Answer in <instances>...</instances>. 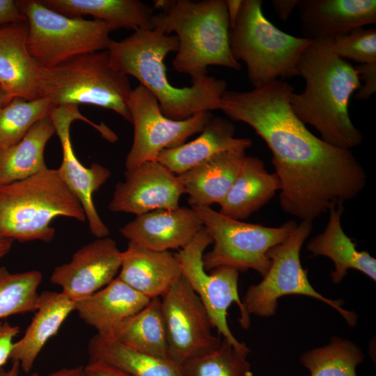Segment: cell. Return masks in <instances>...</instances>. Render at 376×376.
Masks as SVG:
<instances>
[{"mask_svg": "<svg viewBox=\"0 0 376 376\" xmlns=\"http://www.w3.org/2000/svg\"><path fill=\"white\" fill-rule=\"evenodd\" d=\"M12 99L0 85V110L4 107Z\"/></svg>", "mask_w": 376, "mask_h": 376, "instance_id": "f6af8a7d", "label": "cell"}, {"mask_svg": "<svg viewBox=\"0 0 376 376\" xmlns=\"http://www.w3.org/2000/svg\"><path fill=\"white\" fill-rule=\"evenodd\" d=\"M84 369L88 376H132L116 367L100 361H88Z\"/></svg>", "mask_w": 376, "mask_h": 376, "instance_id": "f35d334b", "label": "cell"}, {"mask_svg": "<svg viewBox=\"0 0 376 376\" xmlns=\"http://www.w3.org/2000/svg\"><path fill=\"white\" fill-rule=\"evenodd\" d=\"M299 0H272L271 4L280 19L285 22L291 15Z\"/></svg>", "mask_w": 376, "mask_h": 376, "instance_id": "ab89813d", "label": "cell"}, {"mask_svg": "<svg viewBox=\"0 0 376 376\" xmlns=\"http://www.w3.org/2000/svg\"><path fill=\"white\" fill-rule=\"evenodd\" d=\"M115 340L136 351L169 359L160 297L150 299L143 308L124 324Z\"/></svg>", "mask_w": 376, "mask_h": 376, "instance_id": "f546056e", "label": "cell"}, {"mask_svg": "<svg viewBox=\"0 0 376 376\" xmlns=\"http://www.w3.org/2000/svg\"><path fill=\"white\" fill-rule=\"evenodd\" d=\"M226 5L229 17L230 29L233 27L237 17L242 0H226Z\"/></svg>", "mask_w": 376, "mask_h": 376, "instance_id": "b9f144b4", "label": "cell"}, {"mask_svg": "<svg viewBox=\"0 0 376 376\" xmlns=\"http://www.w3.org/2000/svg\"><path fill=\"white\" fill-rule=\"evenodd\" d=\"M230 22L224 0H165L153 17V29L178 40L172 65L191 79L207 75L210 65L241 69L230 45Z\"/></svg>", "mask_w": 376, "mask_h": 376, "instance_id": "277c9868", "label": "cell"}, {"mask_svg": "<svg viewBox=\"0 0 376 376\" xmlns=\"http://www.w3.org/2000/svg\"><path fill=\"white\" fill-rule=\"evenodd\" d=\"M121 258L115 240L109 236L97 238L79 249L70 262L56 267L50 281L76 302L111 282L120 271Z\"/></svg>", "mask_w": 376, "mask_h": 376, "instance_id": "2e32d148", "label": "cell"}, {"mask_svg": "<svg viewBox=\"0 0 376 376\" xmlns=\"http://www.w3.org/2000/svg\"><path fill=\"white\" fill-rule=\"evenodd\" d=\"M203 228L191 207L160 209L136 215L120 228L129 242L145 249L166 251L187 246Z\"/></svg>", "mask_w": 376, "mask_h": 376, "instance_id": "e0dca14e", "label": "cell"}, {"mask_svg": "<svg viewBox=\"0 0 376 376\" xmlns=\"http://www.w3.org/2000/svg\"><path fill=\"white\" fill-rule=\"evenodd\" d=\"M288 83L275 80L249 91H226L220 110L251 127L272 152L282 210L313 222L356 198L367 175L351 150L314 135L293 112Z\"/></svg>", "mask_w": 376, "mask_h": 376, "instance_id": "6da1fadb", "label": "cell"}, {"mask_svg": "<svg viewBox=\"0 0 376 376\" xmlns=\"http://www.w3.org/2000/svg\"><path fill=\"white\" fill-rule=\"evenodd\" d=\"M28 29L26 21L0 27V85L11 99L39 98L43 67L27 49Z\"/></svg>", "mask_w": 376, "mask_h": 376, "instance_id": "ffe728a7", "label": "cell"}, {"mask_svg": "<svg viewBox=\"0 0 376 376\" xmlns=\"http://www.w3.org/2000/svg\"><path fill=\"white\" fill-rule=\"evenodd\" d=\"M49 117L55 127L63 151V159L57 169L68 187L81 203L91 233L97 238L108 237L109 230L100 217L93 202V194L111 176V171L100 164L84 166L77 158L70 140V125L82 120L95 127L101 135L106 132L104 124L97 125L83 116L77 105L53 107Z\"/></svg>", "mask_w": 376, "mask_h": 376, "instance_id": "5bb4252c", "label": "cell"}, {"mask_svg": "<svg viewBox=\"0 0 376 376\" xmlns=\"http://www.w3.org/2000/svg\"><path fill=\"white\" fill-rule=\"evenodd\" d=\"M132 88L128 76L111 64L107 50L42 68L38 96L53 107L92 104L110 109L131 123L128 100Z\"/></svg>", "mask_w": 376, "mask_h": 376, "instance_id": "52a82bcc", "label": "cell"}, {"mask_svg": "<svg viewBox=\"0 0 376 376\" xmlns=\"http://www.w3.org/2000/svg\"><path fill=\"white\" fill-rule=\"evenodd\" d=\"M182 276L179 261L169 251H152L129 242L122 251L118 276L150 299L161 297Z\"/></svg>", "mask_w": 376, "mask_h": 376, "instance_id": "44dd1931", "label": "cell"}, {"mask_svg": "<svg viewBox=\"0 0 376 376\" xmlns=\"http://www.w3.org/2000/svg\"><path fill=\"white\" fill-rule=\"evenodd\" d=\"M26 21L19 10L16 1L0 0V27Z\"/></svg>", "mask_w": 376, "mask_h": 376, "instance_id": "74e56055", "label": "cell"}, {"mask_svg": "<svg viewBox=\"0 0 376 376\" xmlns=\"http://www.w3.org/2000/svg\"><path fill=\"white\" fill-rule=\"evenodd\" d=\"M16 2L28 24L27 49L43 68L109 47L110 33L114 29L104 21L70 17L47 8L39 0Z\"/></svg>", "mask_w": 376, "mask_h": 376, "instance_id": "ba28073f", "label": "cell"}, {"mask_svg": "<svg viewBox=\"0 0 376 376\" xmlns=\"http://www.w3.org/2000/svg\"><path fill=\"white\" fill-rule=\"evenodd\" d=\"M332 52L343 59L359 64L376 62V30L359 27L348 33L329 36Z\"/></svg>", "mask_w": 376, "mask_h": 376, "instance_id": "e575fe53", "label": "cell"}, {"mask_svg": "<svg viewBox=\"0 0 376 376\" xmlns=\"http://www.w3.org/2000/svg\"><path fill=\"white\" fill-rule=\"evenodd\" d=\"M75 309V302L62 292L40 293L34 316L23 336L14 342L10 359L19 363L24 372H30L43 347Z\"/></svg>", "mask_w": 376, "mask_h": 376, "instance_id": "603a6c76", "label": "cell"}, {"mask_svg": "<svg viewBox=\"0 0 376 376\" xmlns=\"http://www.w3.org/2000/svg\"><path fill=\"white\" fill-rule=\"evenodd\" d=\"M304 38L315 40L376 23L375 0H299Z\"/></svg>", "mask_w": 376, "mask_h": 376, "instance_id": "d6986e66", "label": "cell"}, {"mask_svg": "<svg viewBox=\"0 0 376 376\" xmlns=\"http://www.w3.org/2000/svg\"><path fill=\"white\" fill-rule=\"evenodd\" d=\"M201 134L178 147L162 150L157 161L175 175H180L213 155L230 150H246L252 145L248 138L235 137V127L221 116L210 117Z\"/></svg>", "mask_w": 376, "mask_h": 376, "instance_id": "7402d4cb", "label": "cell"}, {"mask_svg": "<svg viewBox=\"0 0 376 376\" xmlns=\"http://www.w3.org/2000/svg\"><path fill=\"white\" fill-rule=\"evenodd\" d=\"M160 299L171 361L182 366L220 345L205 307L183 276Z\"/></svg>", "mask_w": 376, "mask_h": 376, "instance_id": "4fadbf2b", "label": "cell"}, {"mask_svg": "<svg viewBox=\"0 0 376 376\" xmlns=\"http://www.w3.org/2000/svg\"><path fill=\"white\" fill-rule=\"evenodd\" d=\"M212 240L203 227L184 248L175 253L179 261L182 276L200 298L213 328L223 336L237 350L246 353L250 349L238 341L230 330L227 311L235 302L240 310L238 321L244 329L250 327L249 315L245 311L239 296V271L221 266L207 272L204 269L203 256Z\"/></svg>", "mask_w": 376, "mask_h": 376, "instance_id": "8fae6325", "label": "cell"}, {"mask_svg": "<svg viewBox=\"0 0 376 376\" xmlns=\"http://www.w3.org/2000/svg\"><path fill=\"white\" fill-rule=\"evenodd\" d=\"M47 376H88L84 366H79L74 367L63 368L54 371Z\"/></svg>", "mask_w": 376, "mask_h": 376, "instance_id": "60d3db41", "label": "cell"}, {"mask_svg": "<svg viewBox=\"0 0 376 376\" xmlns=\"http://www.w3.org/2000/svg\"><path fill=\"white\" fill-rule=\"evenodd\" d=\"M280 189L277 175L269 173L259 158L246 155L219 212L236 220L246 219Z\"/></svg>", "mask_w": 376, "mask_h": 376, "instance_id": "d4e9b609", "label": "cell"}, {"mask_svg": "<svg viewBox=\"0 0 376 376\" xmlns=\"http://www.w3.org/2000/svg\"><path fill=\"white\" fill-rule=\"evenodd\" d=\"M247 355L223 338L217 349L188 360L181 367L185 376H253Z\"/></svg>", "mask_w": 376, "mask_h": 376, "instance_id": "836d02e7", "label": "cell"}, {"mask_svg": "<svg viewBox=\"0 0 376 376\" xmlns=\"http://www.w3.org/2000/svg\"><path fill=\"white\" fill-rule=\"evenodd\" d=\"M125 180L116 184L109 209L136 215L179 207L185 194L178 176L157 161H149L125 170Z\"/></svg>", "mask_w": 376, "mask_h": 376, "instance_id": "9a60e30c", "label": "cell"}, {"mask_svg": "<svg viewBox=\"0 0 376 376\" xmlns=\"http://www.w3.org/2000/svg\"><path fill=\"white\" fill-rule=\"evenodd\" d=\"M178 48L175 35L138 29L121 40H112L107 51L111 65L136 78L156 97L167 118L181 120L198 112L219 109L227 91L225 80L206 75L191 79L190 86L178 88L170 84L164 61Z\"/></svg>", "mask_w": 376, "mask_h": 376, "instance_id": "3957f363", "label": "cell"}, {"mask_svg": "<svg viewBox=\"0 0 376 376\" xmlns=\"http://www.w3.org/2000/svg\"><path fill=\"white\" fill-rule=\"evenodd\" d=\"M20 329L6 321H0V368L10 359L14 339Z\"/></svg>", "mask_w": 376, "mask_h": 376, "instance_id": "8d00e7d4", "label": "cell"}, {"mask_svg": "<svg viewBox=\"0 0 376 376\" xmlns=\"http://www.w3.org/2000/svg\"><path fill=\"white\" fill-rule=\"evenodd\" d=\"M128 109L134 138L125 158L126 170L157 161L162 150L186 143L189 137L203 130L212 116L210 111H201L185 120L169 118L162 112L156 97L141 84L132 89Z\"/></svg>", "mask_w": 376, "mask_h": 376, "instance_id": "7c38bea8", "label": "cell"}, {"mask_svg": "<svg viewBox=\"0 0 376 376\" xmlns=\"http://www.w3.org/2000/svg\"><path fill=\"white\" fill-rule=\"evenodd\" d=\"M360 80L363 84L359 87L355 95L357 100H365L376 92V62L363 63L354 66Z\"/></svg>", "mask_w": 376, "mask_h": 376, "instance_id": "d590c367", "label": "cell"}, {"mask_svg": "<svg viewBox=\"0 0 376 376\" xmlns=\"http://www.w3.org/2000/svg\"><path fill=\"white\" fill-rule=\"evenodd\" d=\"M343 205L331 208L324 231L312 238L307 249L313 256H324L331 259L335 269L331 274L334 283H340L350 269L365 274L376 280V260L367 251L357 249L356 244L345 233L341 225Z\"/></svg>", "mask_w": 376, "mask_h": 376, "instance_id": "484cf974", "label": "cell"}, {"mask_svg": "<svg viewBox=\"0 0 376 376\" xmlns=\"http://www.w3.org/2000/svg\"><path fill=\"white\" fill-rule=\"evenodd\" d=\"M52 108L44 97L13 98L0 110V151L17 143L36 123L49 116Z\"/></svg>", "mask_w": 376, "mask_h": 376, "instance_id": "1f68e13d", "label": "cell"}, {"mask_svg": "<svg viewBox=\"0 0 376 376\" xmlns=\"http://www.w3.org/2000/svg\"><path fill=\"white\" fill-rule=\"evenodd\" d=\"M58 217L86 220L81 203L57 169L47 167L0 186V237L48 243L55 236L51 222Z\"/></svg>", "mask_w": 376, "mask_h": 376, "instance_id": "5b68a950", "label": "cell"}, {"mask_svg": "<svg viewBox=\"0 0 376 376\" xmlns=\"http://www.w3.org/2000/svg\"><path fill=\"white\" fill-rule=\"evenodd\" d=\"M150 300L116 276L100 290L76 301L75 311L97 335L115 340L124 324Z\"/></svg>", "mask_w": 376, "mask_h": 376, "instance_id": "ac0fdd59", "label": "cell"}, {"mask_svg": "<svg viewBox=\"0 0 376 376\" xmlns=\"http://www.w3.org/2000/svg\"><path fill=\"white\" fill-rule=\"evenodd\" d=\"M20 366L19 363L13 361L11 366L8 369L0 368V376H20ZM29 376H38L37 373H33Z\"/></svg>", "mask_w": 376, "mask_h": 376, "instance_id": "7bdbcfd3", "label": "cell"}, {"mask_svg": "<svg viewBox=\"0 0 376 376\" xmlns=\"http://www.w3.org/2000/svg\"><path fill=\"white\" fill-rule=\"evenodd\" d=\"M246 156L245 150L219 152L195 167L177 175L194 206L210 207L222 202Z\"/></svg>", "mask_w": 376, "mask_h": 376, "instance_id": "cb8c5ba5", "label": "cell"}, {"mask_svg": "<svg viewBox=\"0 0 376 376\" xmlns=\"http://www.w3.org/2000/svg\"><path fill=\"white\" fill-rule=\"evenodd\" d=\"M260 0H242L230 45L236 61H243L255 88L298 76L299 58L312 40L288 34L265 16Z\"/></svg>", "mask_w": 376, "mask_h": 376, "instance_id": "8992f818", "label": "cell"}, {"mask_svg": "<svg viewBox=\"0 0 376 376\" xmlns=\"http://www.w3.org/2000/svg\"><path fill=\"white\" fill-rule=\"evenodd\" d=\"M364 358L354 343L334 336L328 345L304 352L300 362L311 376H357V366Z\"/></svg>", "mask_w": 376, "mask_h": 376, "instance_id": "4dcf8cb0", "label": "cell"}, {"mask_svg": "<svg viewBox=\"0 0 376 376\" xmlns=\"http://www.w3.org/2000/svg\"><path fill=\"white\" fill-rule=\"evenodd\" d=\"M191 208L212 240V250L203 256L207 272L227 266L239 272L252 269L263 277L271 265L268 251L283 242L297 225L290 220L279 227H267L230 218L210 207Z\"/></svg>", "mask_w": 376, "mask_h": 376, "instance_id": "9c48e42d", "label": "cell"}, {"mask_svg": "<svg viewBox=\"0 0 376 376\" xmlns=\"http://www.w3.org/2000/svg\"><path fill=\"white\" fill-rule=\"evenodd\" d=\"M297 72L306 84L302 93L290 95L295 114L332 146L347 150L359 146L363 136L348 112L351 96L361 86L354 66L336 56L324 37L313 40L304 51Z\"/></svg>", "mask_w": 376, "mask_h": 376, "instance_id": "7a4b0ae2", "label": "cell"}, {"mask_svg": "<svg viewBox=\"0 0 376 376\" xmlns=\"http://www.w3.org/2000/svg\"><path fill=\"white\" fill-rule=\"evenodd\" d=\"M89 361H100L132 376H185L180 366L169 359L149 355L116 340L95 334L88 345Z\"/></svg>", "mask_w": 376, "mask_h": 376, "instance_id": "f1b7e54d", "label": "cell"}, {"mask_svg": "<svg viewBox=\"0 0 376 376\" xmlns=\"http://www.w3.org/2000/svg\"><path fill=\"white\" fill-rule=\"evenodd\" d=\"M14 240L0 237V258L5 256L10 250Z\"/></svg>", "mask_w": 376, "mask_h": 376, "instance_id": "ee69618b", "label": "cell"}, {"mask_svg": "<svg viewBox=\"0 0 376 376\" xmlns=\"http://www.w3.org/2000/svg\"><path fill=\"white\" fill-rule=\"evenodd\" d=\"M312 229L311 221H301L283 242L268 251L269 269L259 283L249 287L242 300L249 315L270 317L276 313L279 298L299 295L326 303L336 309L350 327L355 325L357 314L344 309L341 299H329L318 292L308 281L307 270L301 266L300 251Z\"/></svg>", "mask_w": 376, "mask_h": 376, "instance_id": "30bf717a", "label": "cell"}, {"mask_svg": "<svg viewBox=\"0 0 376 376\" xmlns=\"http://www.w3.org/2000/svg\"><path fill=\"white\" fill-rule=\"evenodd\" d=\"M47 8L70 17L92 16L120 28L153 29L154 9L139 0H39Z\"/></svg>", "mask_w": 376, "mask_h": 376, "instance_id": "4316f807", "label": "cell"}, {"mask_svg": "<svg viewBox=\"0 0 376 376\" xmlns=\"http://www.w3.org/2000/svg\"><path fill=\"white\" fill-rule=\"evenodd\" d=\"M42 274L38 270L13 273L0 267V320L34 312Z\"/></svg>", "mask_w": 376, "mask_h": 376, "instance_id": "d6a6232c", "label": "cell"}, {"mask_svg": "<svg viewBox=\"0 0 376 376\" xmlns=\"http://www.w3.org/2000/svg\"><path fill=\"white\" fill-rule=\"evenodd\" d=\"M55 132L52 119L47 116L36 123L17 143L0 151V186L46 169L44 150Z\"/></svg>", "mask_w": 376, "mask_h": 376, "instance_id": "83f0119b", "label": "cell"}]
</instances>
